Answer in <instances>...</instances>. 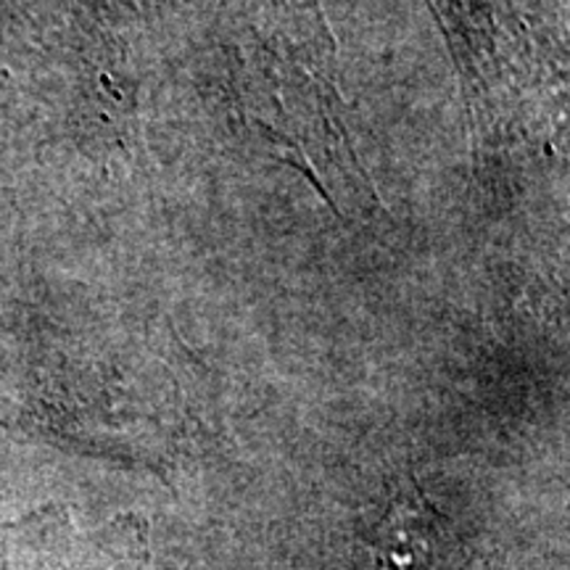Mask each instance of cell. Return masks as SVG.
<instances>
[{"label": "cell", "instance_id": "cell-1", "mask_svg": "<svg viewBox=\"0 0 570 570\" xmlns=\"http://www.w3.org/2000/svg\"><path fill=\"white\" fill-rule=\"evenodd\" d=\"M146 560L138 518L80 533L61 510H42L0 529V570H146Z\"/></svg>", "mask_w": 570, "mask_h": 570}, {"label": "cell", "instance_id": "cell-2", "mask_svg": "<svg viewBox=\"0 0 570 570\" xmlns=\"http://www.w3.org/2000/svg\"><path fill=\"white\" fill-rule=\"evenodd\" d=\"M452 544L446 520L417 491H410L377 523L370 570H446Z\"/></svg>", "mask_w": 570, "mask_h": 570}]
</instances>
